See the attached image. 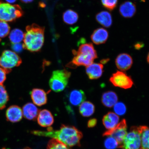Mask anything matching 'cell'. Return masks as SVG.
Wrapping results in <instances>:
<instances>
[{
  "label": "cell",
  "mask_w": 149,
  "mask_h": 149,
  "mask_svg": "<svg viewBox=\"0 0 149 149\" xmlns=\"http://www.w3.org/2000/svg\"><path fill=\"white\" fill-rule=\"evenodd\" d=\"M47 131L34 130L31 133L40 136L47 137L58 140L68 147L80 146L83 134L74 126L62 125L60 129L54 130L51 127Z\"/></svg>",
  "instance_id": "6da1fadb"
},
{
  "label": "cell",
  "mask_w": 149,
  "mask_h": 149,
  "mask_svg": "<svg viewBox=\"0 0 149 149\" xmlns=\"http://www.w3.org/2000/svg\"><path fill=\"white\" fill-rule=\"evenodd\" d=\"M45 28L36 24L28 26L23 40L24 48L32 52L40 51L44 41Z\"/></svg>",
  "instance_id": "7a4b0ae2"
},
{
  "label": "cell",
  "mask_w": 149,
  "mask_h": 149,
  "mask_svg": "<svg viewBox=\"0 0 149 149\" xmlns=\"http://www.w3.org/2000/svg\"><path fill=\"white\" fill-rule=\"evenodd\" d=\"M70 75V72L66 70L54 71L49 81L52 90L56 92L64 90L68 84Z\"/></svg>",
  "instance_id": "3957f363"
},
{
  "label": "cell",
  "mask_w": 149,
  "mask_h": 149,
  "mask_svg": "<svg viewBox=\"0 0 149 149\" xmlns=\"http://www.w3.org/2000/svg\"><path fill=\"white\" fill-rule=\"evenodd\" d=\"M23 14L21 8L18 6L0 2V21L12 22Z\"/></svg>",
  "instance_id": "277c9868"
},
{
  "label": "cell",
  "mask_w": 149,
  "mask_h": 149,
  "mask_svg": "<svg viewBox=\"0 0 149 149\" xmlns=\"http://www.w3.org/2000/svg\"><path fill=\"white\" fill-rule=\"evenodd\" d=\"M22 61L17 54L10 50L3 52L0 56V66L7 71L8 73L14 67L19 66Z\"/></svg>",
  "instance_id": "5b68a950"
},
{
  "label": "cell",
  "mask_w": 149,
  "mask_h": 149,
  "mask_svg": "<svg viewBox=\"0 0 149 149\" xmlns=\"http://www.w3.org/2000/svg\"><path fill=\"white\" fill-rule=\"evenodd\" d=\"M141 137L139 127L133 126L127 134L120 148L122 149H140Z\"/></svg>",
  "instance_id": "8992f818"
},
{
  "label": "cell",
  "mask_w": 149,
  "mask_h": 149,
  "mask_svg": "<svg viewBox=\"0 0 149 149\" xmlns=\"http://www.w3.org/2000/svg\"><path fill=\"white\" fill-rule=\"evenodd\" d=\"M127 125L126 120L123 119L119 123L116 127L113 129L108 130L103 134V136H111L113 138L117 141L120 145V148L123 141L127 134Z\"/></svg>",
  "instance_id": "52a82bcc"
},
{
  "label": "cell",
  "mask_w": 149,
  "mask_h": 149,
  "mask_svg": "<svg viewBox=\"0 0 149 149\" xmlns=\"http://www.w3.org/2000/svg\"><path fill=\"white\" fill-rule=\"evenodd\" d=\"M109 80L114 86L124 89L131 88L133 84L131 77L125 72L120 71L113 74Z\"/></svg>",
  "instance_id": "ba28073f"
},
{
  "label": "cell",
  "mask_w": 149,
  "mask_h": 149,
  "mask_svg": "<svg viewBox=\"0 0 149 149\" xmlns=\"http://www.w3.org/2000/svg\"><path fill=\"white\" fill-rule=\"evenodd\" d=\"M72 53L74 56L72 61L68 64V67L75 68L77 66H87L92 64L95 58L93 56L85 52H79L73 50Z\"/></svg>",
  "instance_id": "9c48e42d"
},
{
  "label": "cell",
  "mask_w": 149,
  "mask_h": 149,
  "mask_svg": "<svg viewBox=\"0 0 149 149\" xmlns=\"http://www.w3.org/2000/svg\"><path fill=\"white\" fill-rule=\"evenodd\" d=\"M133 63L132 57L126 53L119 54L115 59V64L117 68L121 71L128 70L131 68Z\"/></svg>",
  "instance_id": "30bf717a"
},
{
  "label": "cell",
  "mask_w": 149,
  "mask_h": 149,
  "mask_svg": "<svg viewBox=\"0 0 149 149\" xmlns=\"http://www.w3.org/2000/svg\"><path fill=\"white\" fill-rule=\"evenodd\" d=\"M37 121L39 125L42 127H49L53 124L54 118L51 112L43 109L39 111Z\"/></svg>",
  "instance_id": "8fae6325"
},
{
  "label": "cell",
  "mask_w": 149,
  "mask_h": 149,
  "mask_svg": "<svg viewBox=\"0 0 149 149\" xmlns=\"http://www.w3.org/2000/svg\"><path fill=\"white\" fill-rule=\"evenodd\" d=\"M6 116L7 121L16 123L21 120L23 116L21 108L16 105H12L7 109Z\"/></svg>",
  "instance_id": "7c38bea8"
},
{
  "label": "cell",
  "mask_w": 149,
  "mask_h": 149,
  "mask_svg": "<svg viewBox=\"0 0 149 149\" xmlns=\"http://www.w3.org/2000/svg\"><path fill=\"white\" fill-rule=\"evenodd\" d=\"M31 97L35 105L40 107L46 104L47 96L45 91L42 89H33L31 93Z\"/></svg>",
  "instance_id": "4fadbf2b"
},
{
  "label": "cell",
  "mask_w": 149,
  "mask_h": 149,
  "mask_svg": "<svg viewBox=\"0 0 149 149\" xmlns=\"http://www.w3.org/2000/svg\"><path fill=\"white\" fill-rule=\"evenodd\" d=\"M136 12V7L135 3L126 1L121 4L119 8V12L123 17L130 18L134 15Z\"/></svg>",
  "instance_id": "5bb4252c"
},
{
  "label": "cell",
  "mask_w": 149,
  "mask_h": 149,
  "mask_svg": "<svg viewBox=\"0 0 149 149\" xmlns=\"http://www.w3.org/2000/svg\"><path fill=\"white\" fill-rule=\"evenodd\" d=\"M103 65L100 63H93L86 67V72L89 79H96L102 76Z\"/></svg>",
  "instance_id": "9a60e30c"
},
{
  "label": "cell",
  "mask_w": 149,
  "mask_h": 149,
  "mask_svg": "<svg viewBox=\"0 0 149 149\" xmlns=\"http://www.w3.org/2000/svg\"><path fill=\"white\" fill-rule=\"evenodd\" d=\"M109 36V33L107 30L100 28L95 30L91 36V39L94 43L100 45L105 43Z\"/></svg>",
  "instance_id": "2e32d148"
},
{
  "label": "cell",
  "mask_w": 149,
  "mask_h": 149,
  "mask_svg": "<svg viewBox=\"0 0 149 149\" xmlns=\"http://www.w3.org/2000/svg\"><path fill=\"white\" fill-rule=\"evenodd\" d=\"M120 117L114 113L109 112L102 118V123L108 130L113 129L119 123Z\"/></svg>",
  "instance_id": "e0dca14e"
},
{
  "label": "cell",
  "mask_w": 149,
  "mask_h": 149,
  "mask_svg": "<svg viewBox=\"0 0 149 149\" xmlns=\"http://www.w3.org/2000/svg\"><path fill=\"white\" fill-rule=\"evenodd\" d=\"M22 111L25 118L34 120L37 118L40 111L34 104L29 102L24 106Z\"/></svg>",
  "instance_id": "ac0fdd59"
},
{
  "label": "cell",
  "mask_w": 149,
  "mask_h": 149,
  "mask_svg": "<svg viewBox=\"0 0 149 149\" xmlns=\"http://www.w3.org/2000/svg\"><path fill=\"white\" fill-rule=\"evenodd\" d=\"M86 99L85 93L81 90L74 89L71 92L69 95V100L72 105H80Z\"/></svg>",
  "instance_id": "d6986e66"
},
{
  "label": "cell",
  "mask_w": 149,
  "mask_h": 149,
  "mask_svg": "<svg viewBox=\"0 0 149 149\" xmlns=\"http://www.w3.org/2000/svg\"><path fill=\"white\" fill-rule=\"evenodd\" d=\"M118 98L116 93L113 91H107L102 95V102L106 107L111 108L118 101Z\"/></svg>",
  "instance_id": "ffe728a7"
},
{
  "label": "cell",
  "mask_w": 149,
  "mask_h": 149,
  "mask_svg": "<svg viewBox=\"0 0 149 149\" xmlns=\"http://www.w3.org/2000/svg\"><path fill=\"white\" fill-rule=\"evenodd\" d=\"M96 19L99 23L106 28H109L112 24V18L110 13L103 11L96 15Z\"/></svg>",
  "instance_id": "44dd1931"
},
{
  "label": "cell",
  "mask_w": 149,
  "mask_h": 149,
  "mask_svg": "<svg viewBox=\"0 0 149 149\" xmlns=\"http://www.w3.org/2000/svg\"><path fill=\"white\" fill-rule=\"evenodd\" d=\"M141 137L140 149H149V128L147 126L139 127Z\"/></svg>",
  "instance_id": "7402d4cb"
},
{
  "label": "cell",
  "mask_w": 149,
  "mask_h": 149,
  "mask_svg": "<svg viewBox=\"0 0 149 149\" xmlns=\"http://www.w3.org/2000/svg\"><path fill=\"white\" fill-rule=\"evenodd\" d=\"M95 111V106L92 102H84L80 105L79 111L83 116L88 117L92 116Z\"/></svg>",
  "instance_id": "603a6c76"
},
{
  "label": "cell",
  "mask_w": 149,
  "mask_h": 149,
  "mask_svg": "<svg viewBox=\"0 0 149 149\" xmlns=\"http://www.w3.org/2000/svg\"><path fill=\"white\" fill-rule=\"evenodd\" d=\"M8 35L10 41L14 44L19 43L23 41L25 33L21 29H15L10 31Z\"/></svg>",
  "instance_id": "cb8c5ba5"
},
{
  "label": "cell",
  "mask_w": 149,
  "mask_h": 149,
  "mask_svg": "<svg viewBox=\"0 0 149 149\" xmlns=\"http://www.w3.org/2000/svg\"><path fill=\"white\" fill-rule=\"evenodd\" d=\"M63 17L65 23L68 25H72L77 22L79 15L75 11L71 9H68L64 12Z\"/></svg>",
  "instance_id": "d4e9b609"
},
{
  "label": "cell",
  "mask_w": 149,
  "mask_h": 149,
  "mask_svg": "<svg viewBox=\"0 0 149 149\" xmlns=\"http://www.w3.org/2000/svg\"><path fill=\"white\" fill-rule=\"evenodd\" d=\"M9 96L3 84H0V109H5L9 100Z\"/></svg>",
  "instance_id": "484cf974"
},
{
  "label": "cell",
  "mask_w": 149,
  "mask_h": 149,
  "mask_svg": "<svg viewBox=\"0 0 149 149\" xmlns=\"http://www.w3.org/2000/svg\"><path fill=\"white\" fill-rule=\"evenodd\" d=\"M47 149H71L57 139H52L48 142Z\"/></svg>",
  "instance_id": "4316f807"
},
{
  "label": "cell",
  "mask_w": 149,
  "mask_h": 149,
  "mask_svg": "<svg viewBox=\"0 0 149 149\" xmlns=\"http://www.w3.org/2000/svg\"><path fill=\"white\" fill-rule=\"evenodd\" d=\"M104 141V146L107 149H116L120 148V145L117 141L113 138L108 136Z\"/></svg>",
  "instance_id": "83f0119b"
},
{
  "label": "cell",
  "mask_w": 149,
  "mask_h": 149,
  "mask_svg": "<svg viewBox=\"0 0 149 149\" xmlns=\"http://www.w3.org/2000/svg\"><path fill=\"white\" fill-rule=\"evenodd\" d=\"M10 28L7 22L0 21V38H4L9 35Z\"/></svg>",
  "instance_id": "f1b7e54d"
},
{
  "label": "cell",
  "mask_w": 149,
  "mask_h": 149,
  "mask_svg": "<svg viewBox=\"0 0 149 149\" xmlns=\"http://www.w3.org/2000/svg\"><path fill=\"white\" fill-rule=\"evenodd\" d=\"M113 109L115 113L118 116H122L125 114L126 107L125 104L122 102H117L113 106Z\"/></svg>",
  "instance_id": "f546056e"
},
{
  "label": "cell",
  "mask_w": 149,
  "mask_h": 149,
  "mask_svg": "<svg viewBox=\"0 0 149 149\" xmlns=\"http://www.w3.org/2000/svg\"><path fill=\"white\" fill-rule=\"evenodd\" d=\"M118 0H101L102 4L110 11L114 10L117 6Z\"/></svg>",
  "instance_id": "4dcf8cb0"
},
{
  "label": "cell",
  "mask_w": 149,
  "mask_h": 149,
  "mask_svg": "<svg viewBox=\"0 0 149 149\" xmlns=\"http://www.w3.org/2000/svg\"><path fill=\"white\" fill-rule=\"evenodd\" d=\"M24 48L23 44L21 43L13 44L12 46V49L13 51L17 54L21 53Z\"/></svg>",
  "instance_id": "1f68e13d"
},
{
  "label": "cell",
  "mask_w": 149,
  "mask_h": 149,
  "mask_svg": "<svg viewBox=\"0 0 149 149\" xmlns=\"http://www.w3.org/2000/svg\"><path fill=\"white\" fill-rule=\"evenodd\" d=\"M8 72L4 69L0 68V84H3L6 79V74Z\"/></svg>",
  "instance_id": "d6a6232c"
},
{
  "label": "cell",
  "mask_w": 149,
  "mask_h": 149,
  "mask_svg": "<svg viewBox=\"0 0 149 149\" xmlns=\"http://www.w3.org/2000/svg\"><path fill=\"white\" fill-rule=\"evenodd\" d=\"M97 123V120L96 118L91 119L88 121L87 126L89 128L94 127L96 125Z\"/></svg>",
  "instance_id": "836d02e7"
},
{
  "label": "cell",
  "mask_w": 149,
  "mask_h": 149,
  "mask_svg": "<svg viewBox=\"0 0 149 149\" xmlns=\"http://www.w3.org/2000/svg\"><path fill=\"white\" fill-rule=\"evenodd\" d=\"M143 47V44H142L141 43L138 42L137 44H136L135 45V47L136 49H141V47Z\"/></svg>",
  "instance_id": "e575fe53"
},
{
  "label": "cell",
  "mask_w": 149,
  "mask_h": 149,
  "mask_svg": "<svg viewBox=\"0 0 149 149\" xmlns=\"http://www.w3.org/2000/svg\"><path fill=\"white\" fill-rule=\"evenodd\" d=\"M6 3L9 4L13 5L14 3L16 2L17 0H5Z\"/></svg>",
  "instance_id": "d590c367"
},
{
  "label": "cell",
  "mask_w": 149,
  "mask_h": 149,
  "mask_svg": "<svg viewBox=\"0 0 149 149\" xmlns=\"http://www.w3.org/2000/svg\"><path fill=\"white\" fill-rule=\"evenodd\" d=\"M109 61V59H103V60L101 61V64H106V63H107Z\"/></svg>",
  "instance_id": "8d00e7d4"
},
{
  "label": "cell",
  "mask_w": 149,
  "mask_h": 149,
  "mask_svg": "<svg viewBox=\"0 0 149 149\" xmlns=\"http://www.w3.org/2000/svg\"><path fill=\"white\" fill-rule=\"evenodd\" d=\"M23 3H28L31 2L33 1V0H20Z\"/></svg>",
  "instance_id": "74e56055"
},
{
  "label": "cell",
  "mask_w": 149,
  "mask_h": 149,
  "mask_svg": "<svg viewBox=\"0 0 149 149\" xmlns=\"http://www.w3.org/2000/svg\"><path fill=\"white\" fill-rule=\"evenodd\" d=\"M147 61H148V63L149 64V53L148 54V56H147Z\"/></svg>",
  "instance_id": "f35d334b"
},
{
  "label": "cell",
  "mask_w": 149,
  "mask_h": 149,
  "mask_svg": "<svg viewBox=\"0 0 149 149\" xmlns=\"http://www.w3.org/2000/svg\"><path fill=\"white\" fill-rule=\"evenodd\" d=\"M23 149H31L30 148H29V147H26V148H24Z\"/></svg>",
  "instance_id": "ab89813d"
}]
</instances>
